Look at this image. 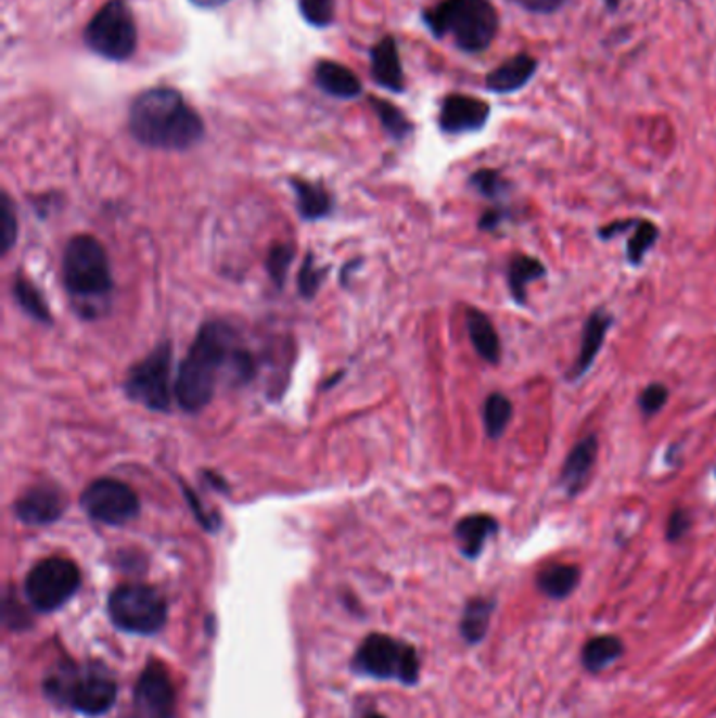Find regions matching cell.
I'll list each match as a JSON object with an SVG mask.
<instances>
[{
	"label": "cell",
	"mask_w": 716,
	"mask_h": 718,
	"mask_svg": "<svg viewBox=\"0 0 716 718\" xmlns=\"http://www.w3.org/2000/svg\"><path fill=\"white\" fill-rule=\"evenodd\" d=\"M502 217H504V213H500V210H488V213L482 217L480 228L496 229L502 223Z\"/></svg>",
	"instance_id": "obj_39"
},
{
	"label": "cell",
	"mask_w": 716,
	"mask_h": 718,
	"mask_svg": "<svg viewBox=\"0 0 716 718\" xmlns=\"http://www.w3.org/2000/svg\"><path fill=\"white\" fill-rule=\"evenodd\" d=\"M170 368L172 347L170 343L158 345L148 358L130 368L125 381V392L130 399L143 403L150 410L166 412L170 408Z\"/></svg>",
	"instance_id": "obj_10"
},
{
	"label": "cell",
	"mask_w": 716,
	"mask_h": 718,
	"mask_svg": "<svg viewBox=\"0 0 716 718\" xmlns=\"http://www.w3.org/2000/svg\"><path fill=\"white\" fill-rule=\"evenodd\" d=\"M320 284H322V271L316 267L314 257L309 255L305 259L303 269H301V275H298V293L307 296V298H311L314 294L318 293Z\"/></svg>",
	"instance_id": "obj_36"
},
{
	"label": "cell",
	"mask_w": 716,
	"mask_h": 718,
	"mask_svg": "<svg viewBox=\"0 0 716 718\" xmlns=\"http://www.w3.org/2000/svg\"><path fill=\"white\" fill-rule=\"evenodd\" d=\"M65 511V498L53 486H36L15 502V515L26 525L55 523Z\"/></svg>",
	"instance_id": "obj_14"
},
{
	"label": "cell",
	"mask_w": 716,
	"mask_h": 718,
	"mask_svg": "<svg viewBox=\"0 0 716 718\" xmlns=\"http://www.w3.org/2000/svg\"><path fill=\"white\" fill-rule=\"evenodd\" d=\"M291 183H293L296 206H298V213L303 219L318 221L330 213L332 200L322 185H316V183H309L303 179H293Z\"/></svg>",
	"instance_id": "obj_24"
},
{
	"label": "cell",
	"mask_w": 716,
	"mask_h": 718,
	"mask_svg": "<svg viewBox=\"0 0 716 718\" xmlns=\"http://www.w3.org/2000/svg\"><path fill=\"white\" fill-rule=\"evenodd\" d=\"M622 653H624V643L616 634L592 637L583 648V664L588 672H601L610 664L618 662Z\"/></svg>",
	"instance_id": "obj_23"
},
{
	"label": "cell",
	"mask_w": 716,
	"mask_h": 718,
	"mask_svg": "<svg viewBox=\"0 0 716 718\" xmlns=\"http://www.w3.org/2000/svg\"><path fill=\"white\" fill-rule=\"evenodd\" d=\"M536 74V60L529 55H515L502 66L489 72L486 87L494 93H513L523 89Z\"/></svg>",
	"instance_id": "obj_17"
},
{
	"label": "cell",
	"mask_w": 716,
	"mask_h": 718,
	"mask_svg": "<svg viewBox=\"0 0 716 718\" xmlns=\"http://www.w3.org/2000/svg\"><path fill=\"white\" fill-rule=\"evenodd\" d=\"M618 2L619 0H608V7H610V9H616V7H618Z\"/></svg>",
	"instance_id": "obj_42"
},
{
	"label": "cell",
	"mask_w": 716,
	"mask_h": 718,
	"mask_svg": "<svg viewBox=\"0 0 716 718\" xmlns=\"http://www.w3.org/2000/svg\"><path fill=\"white\" fill-rule=\"evenodd\" d=\"M471 185L489 200H498L507 192V181L496 170H477L471 177Z\"/></svg>",
	"instance_id": "obj_33"
},
{
	"label": "cell",
	"mask_w": 716,
	"mask_h": 718,
	"mask_svg": "<svg viewBox=\"0 0 716 718\" xmlns=\"http://www.w3.org/2000/svg\"><path fill=\"white\" fill-rule=\"evenodd\" d=\"M82 509L95 522L105 525H125L139 515V496L127 484L103 477L93 482L80 498Z\"/></svg>",
	"instance_id": "obj_11"
},
{
	"label": "cell",
	"mask_w": 716,
	"mask_h": 718,
	"mask_svg": "<svg viewBox=\"0 0 716 718\" xmlns=\"http://www.w3.org/2000/svg\"><path fill=\"white\" fill-rule=\"evenodd\" d=\"M547 275V267L538 259L534 257H527V255H520L515 257L513 261L509 262V289H511V294L513 298L523 305L525 303V291H527V284L540 280Z\"/></svg>",
	"instance_id": "obj_26"
},
{
	"label": "cell",
	"mask_w": 716,
	"mask_h": 718,
	"mask_svg": "<svg viewBox=\"0 0 716 718\" xmlns=\"http://www.w3.org/2000/svg\"><path fill=\"white\" fill-rule=\"evenodd\" d=\"M689 527H691V517H689V513L683 511V509H677V511H675V513L668 517V525H666V538H668L670 542H679L681 538L687 536Z\"/></svg>",
	"instance_id": "obj_37"
},
{
	"label": "cell",
	"mask_w": 716,
	"mask_h": 718,
	"mask_svg": "<svg viewBox=\"0 0 716 718\" xmlns=\"http://www.w3.org/2000/svg\"><path fill=\"white\" fill-rule=\"evenodd\" d=\"M197 7H204V9H215V7H221L226 4L228 0H192Z\"/></svg>",
	"instance_id": "obj_41"
},
{
	"label": "cell",
	"mask_w": 716,
	"mask_h": 718,
	"mask_svg": "<svg viewBox=\"0 0 716 718\" xmlns=\"http://www.w3.org/2000/svg\"><path fill=\"white\" fill-rule=\"evenodd\" d=\"M538 588L551 599H565L570 597L578 582H580V569L576 565H549L538 574Z\"/></svg>",
	"instance_id": "obj_25"
},
{
	"label": "cell",
	"mask_w": 716,
	"mask_h": 718,
	"mask_svg": "<svg viewBox=\"0 0 716 718\" xmlns=\"http://www.w3.org/2000/svg\"><path fill=\"white\" fill-rule=\"evenodd\" d=\"M294 259V246L293 244H276L271 251H269V257H267V271H269V278L276 282V286H282L284 280H286V273L291 269Z\"/></svg>",
	"instance_id": "obj_31"
},
{
	"label": "cell",
	"mask_w": 716,
	"mask_h": 718,
	"mask_svg": "<svg viewBox=\"0 0 716 718\" xmlns=\"http://www.w3.org/2000/svg\"><path fill=\"white\" fill-rule=\"evenodd\" d=\"M233 332L226 324L210 322L200 328L188 358L179 368L175 395L186 412L204 410L215 397L219 372L231 363L238 376H251V356L233 345Z\"/></svg>",
	"instance_id": "obj_1"
},
{
	"label": "cell",
	"mask_w": 716,
	"mask_h": 718,
	"mask_svg": "<svg viewBox=\"0 0 716 718\" xmlns=\"http://www.w3.org/2000/svg\"><path fill=\"white\" fill-rule=\"evenodd\" d=\"M64 282L67 293L82 300L107 296L114 289L107 253L93 235H76L64 253Z\"/></svg>",
	"instance_id": "obj_4"
},
{
	"label": "cell",
	"mask_w": 716,
	"mask_h": 718,
	"mask_svg": "<svg viewBox=\"0 0 716 718\" xmlns=\"http://www.w3.org/2000/svg\"><path fill=\"white\" fill-rule=\"evenodd\" d=\"M372 107H374L379 120L383 123L385 131L389 132L393 139H404L412 132V123L406 118V114L401 110H397L389 101L372 98Z\"/></svg>",
	"instance_id": "obj_29"
},
{
	"label": "cell",
	"mask_w": 716,
	"mask_h": 718,
	"mask_svg": "<svg viewBox=\"0 0 716 718\" xmlns=\"http://www.w3.org/2000/svg\"><path fill=\"white\" fill-rule=\"evenodd\" d=\"M298 9L305 22L316 28H325L334 20V0H298Z\"/></svg>",
	"instance_id": "obj_32"
},
{
	"label": "cell",
	"mask_w": 716,
	"mask_h": 718,
	"mask_svg": "<svg viewBox=\"0 0 716 718\" xmlns=\"http://www.w3.org/2000/svg\"><path fill=\"white\" fill-rule=\"evenodd\" d=\"M370 60H372V76H374L376 85L385 87L393 93H401L404 91V72H401L395 38L385 36L381 42H376Z\"/></svg>",
	"instance_id": "obj_15"
},
{
	"label": "cell",
	"mask_w": 716,
	"mask_h": 718,
	"mask_svg": "<svg viewBox=\"0 0 716 718\" xmlns=\"http://www.w3.org/2000/svg\"><path fill=\"white\" fill-rule=\"evenodd\" d=\"M498 531V523L489 515H469L456 523L455 536L460 553L466 559H477L484 551L489 536Z\"/></svg>",
	"instance_id": "obj_18"
},
{
	"label": "cell",
	"mask_w": 716,
	"mask_h": 718,
	"mask_svg": "<svg viewBox=\"0 0 716 718\" xmlns=\"http://www.w3.org/2000/svg\"><path fill=\"white\" fill-rule=\"evenodd\" d=\"M17 240V217L13 213V204L9 196H2L0 206V242H2V255H7Z\"/></svg>",
	"instance_id": "obj_34"
},
{
	"label": "cell",
	"mask_w": 716,
	"mask_h": 718,
	"mask_svg": "<svg viewBox=\"0 0 716 718\" xmlns=\"http://www.w3.org/2000/svg\"><path fill=\"white\" fill-rule=\"evenodd\" d=\"M513 403L502 393H491L484 406V425L491 439H498L511 423Z\"/></svg>",
	"instance_id": "obj_27"
},
{
	"label": "cell",
	"mask_w": 716,
	"mask_h": 718,
	"mask_svg": "<svg viewBox=\"0 0 716 718\" xmlns=\"http://www.w3.org/2000/svg\"><path fill=\"white\" fill-rule=\"evenodd\" d=\"M354 668L374 679H395L404 685L419 681V655L408 643L395 641L387 634H370L359 645Z\"/></svg>",
	"instance_id": "obj_6"
},
{
	"label": "cell",
	"mask_w": 716,
	"mask_h": 718,
	"mask_svg": "<svg viewBox=\"0 0 716 718\" xmlns=\"http://www.w3.org/2000/svg\"><path fill=\"white\" fill-rule=\"evenodd\" d=\"M80 587V572L76 563L51 556L36 563L26 578V594L38 612H55L65 605Z\"/></svg>",
	"instance_id": "obj_9"
},
{
	"label": "cell",
	"mask_w": 716,
	"mask_h": 718,
	"mask_svg": "<svg viewBox=\"0 0 716 718\" xmlns=\"http://www.w3.org/2000/svg\"><path fill=\"white\" fill-rule=\"evenodd\" d=\"M129 129L141 145L172 152L192 148L204 134L197 112L179 91L168 87L150 89L135 98Z\"/></svg>",
	"instance_id": "obj_2"
},
{
	"label": "cell",
	"mask_w": 716,
	"mask_h": 718,
	"mask_svg": "<svg viewBox=\"0 0 716 718\" xmlns=\"http://www.w3.org/2000/svg\"><path fill=\"white\" fill-rule=\"evenodd\" d=\"M612 326V316H608L605 311H594L588 322H586L585 332H583V345H580V354L578 359L570 372V379H580L586 370L592 366V361L597 358V354L603 347L605 334Z\"/></svg>",
	"instance_id": "obj_19"
},
{
	"label": "cell",
	"mask_w": 716,
	"mask_h": 718,
	"mask_svg": "<svg viewBox=\"0 0 716 718\" xmlns=\"http://www.w3.org/2000/svg\"><path fill=\"white\" fill-rule=\"evenodd\" d=\"M466 326H469V336L475 347V351L486 359L488 363H498L502 349H500V338L496 330L491 326L488 316H484L477 309L466 311Z\"/></svg>",
	"instance_id": "obj_21"
},
{
	"label": "cell",
	"mask_w": 716,
	"mask_h": 718,
	"mask_svg": "<svg viewBox=\"0 0 716 718\" xmlns=\"http://www.w3.org/2000/svg\"><path fill=\"white\" fill-rule=\"evenodd\" d=\"M424 24L435 36H452L466 53L486 51L496 30L498 15L489 0H442L424 11Z\"/></svg>",
	"instance_id": "obj_3"
},
{
	"label": "cell",
	"mask_w": 716,
	"mask_h": 718,
	"mask_svg": "<svg viewBox=\"0 0 716 718\" xmlns=\"http://www.w3.org/2000/svg\"><path fill=\"white\" fill-rule=\"evenodd\" d=\"M93 53L110 62H125L137 49V26L125 0H107L85 30Z\"/></svg>",
	"instance_id": "obj_7"
},
{
	"label": "cell",
	"mask_w": 716,
	"mask_h": 718,
	"mask_svg": "<svg viewBox=\"0 0 716 718\" xmlns=\"http://www.w3.org/2000/svg\"><path fill=\"white\" fill-rule=\"evenodd\" d=\"M666 401H668V389L660 383H653L648 389H643L639 397V406L645 416L657 414L666 406Z\"/></svg>",
	"instance_id": "obj_35"
},
{
	"label": "cell",
	"mask_w": 716,
	"mask_h": 718,
	"mask_svg": "<svg viewBox=\"0 0 716 718\" xmlns=\"http://www.w3.org/2000/svg\"><path fill=\"white\" fill-rule=\"evenodd\" d=\"M135 704L145 718L175 717V687L161 664H150L135 687Z\"/></svg>",
	"instance_id": "obj_12"
},
{
	"label": "cell",
	"mask_w": 716,
	"mask_h": 718,
	"mask_svg": "<svg viewBox=\"0 0 716 718\" xmlns=\"http://www.w3.org/2000/svg\"><path fill=\"white\" fill-rule=\"evenodd\" d=\"M366 718H385V717H381V715H370V717H366Z\"/></svg>",
	"instance_id": "obj_43"
},
{
	"label": "cell",
	"mask_w": 716,
	"mask_h": 718,
	"mask_svg": "<svg viewBox=\"0 0 716 718\" xmlns=\"http://www.w3.org/2000/svg\"><path fill=\"white\" fill-rule=\"evenodd\" d=\"M635 226H637L635 221H618V223H610L608 228H603L599 231V235H601V238H612V235H618L619 231L635 228Z\"/></svg>",
	"instance_id": "obj_40"
},
{
	"label": "cell",
	"mask_w": 716,
	"mask_h": 718,
	"mask_svg": "<svg viewBox=\"0 0 716 718\" xmlns=\"http://www.w3.org/2000/svg\"><path fill=\"white\" fill-rule=\"evenodd\" d=\"M316 82L318 87L338 99H354L361 93V82L358 76L336 62H318L316 66Z\"/></svg>",
	"instance_id": "obj_20"
},
{
	"label": "cell",
	"mask_w": 716,
	"mask_h": 718,
	"mask_svg": "<svg viewBox=\"0 0 716 718\" xmlns=\"http://www.w3.org/2000/svg\"><path fill=\"white\" fill-rule=\"evenodd\" d=\"M597 452H599V441H597L594 435H588L585 439H580L574 446V450L570 452V457H567L563 469H561V484L572 496L585 486L586 477L594 466Z\"/></svg>",
	"instance_id": "obj_16"
},
{
	"label": "cell",
	"mask_w": 716,
	"mask_h": 718,
	"mask_svg": "<svg viewBox=\"0 0 716 718\" xmlns=\"http://www.w3.org/2000/svg\"><path fill=\"white\" fill-rule=\"evenodd\" d=\"M47 693L82 715L99 717L114 706L118 687L103 668H69L47 681Z\"/></svg>",
	"instance_id": "obj_5"
},
{
	"label": "cell",
	"mask_w": 716,
	"mask_h": 718,
	"mask_svg": "<svg viewBox=\"0 0 716 718\" xmlns=\"http://www.w3.org/2000/svg\"><path fill=\"white\" fill-rule=\"evenodd\" d=\"M657 228L650 223V221H639L635 226V233L630 235L628 240V246H626V257H628V262L632 265H641L643 257L648 255V251L653 248L655 240H657Z\"/></svg>",
	"instance_id": "obj_30"
},
{
	"label": "cell",
	"mask_w": 716,
	"mask_h": 718,
	"mask_svg": "<svg viewBox=\"0 0 716 718\" xmlns=\"http://www.w3.org/2000/svg\"><path fill=\"white\" fill-rule=\"evenodd\" d=\"M494 614V601L486 599V597H475L466 603L464 612H462V620H460V632L462 639L469 645L482 643L486 632L489 628V618Z\"/></svg>",
	"instance_id": "obj_22"
},
{
	"label": "cell",
	"mask_w": 716,
	"mask_h": 718,
	"mask_svg": "<svg viewBox=\"0 0 716 718\" xmlns=\"http://www.w3.org/2000/svg\"><path fill=\"white\" fill-rule=\"evenodd\" d=\"M13 296H15V300L20 303V307H22L30 318H34L36 322H40V324H51V313H49V307H47L42 294L38 293L28 280H24V278H15V282H13Z\"/></svg>",
	"instance_id": "obj_28"
},
{
	"label": "cell",
	"mask_w": 716,
	"mask_h": 718,
	"mask_svg": "<svg viewBox=\"0 0 716 718\" xmlns=\"http://www.w3.org/2000/svg\"><path fill=\"white\" fill-rule=\"evenodd\" d=\"M489 105L482 99L469 95H450L444 99L439 112V127L450 134L473 132L484 129L488 123Z\"/></svg>",
	"instance_id": "obj_13"
},
{
	"label": "cell",
	"mask_w": 716,
	"mask_h": 718,
	"mask_svg": "<svg viewBox=\"0 0 716 718\" xmlns=\"http://www.w3.org/2000/svg\"><path fill=\"white\" fill-rule=\"evenodd\" d=\"M110 618L127 632L154 634L166 621V601L163 594L152 587L127 585L116 588L110 594Z\"/></svg>",
	"instance_id": "obj_8"
},
{
	"label": "cell",
	"mask_w": 716,
	"mask_h": 718,
	"mask_svg": "<svg viewBox=\"0 0 716 718\" xmlns=\"http://www.w3.org/2000/svg\"><path fill=\"white\" fill-rule=\"evenodd\" d=\"M520 2L525 9L536 13H551L559 4H563V0H520Z\"/></svg>",
	"instance_id": "obj_38"
}]
</instances>
